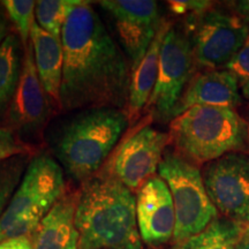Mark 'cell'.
<instances>
[{
  "label": "cell",
  "instance_id": "obj_1",
  "mask_svg": "<svg viewBox=\"0 0 249 249\" xmlns=\"http://www.w3.org/2000/svg\"><path fill=\"white\" fill-rule=\"evenodd\" d=\"M61 43L64 70L59 105L66 111L110 107L126 112L132 70L90 2L81 0L73 9Z\"/></svg>",
  "mask_w": 249,
  "mask_h": 249
},
{
  "label": "cell",
  "instance_id": "obj_2",
  "mask_svg": "<svg viewBox=\"0 0 249 249\" xmlns=\"http://www.w3.org/2000/svg\"><path fill=\"white\" fill-rule=\"evenodd\" d=\"M75 224L79 249H142L136 197L111 173L82 182Z\"/></svg>",
  "mask_w": 249,
  "mask_h": 249
},
{
  "label": "cell",
  "instance_id": "obj_3",
  "mask_svg": "<svg viewBox=\"0 0 249 249\" xmlns=\"http://www.w3.org/2000/svg\"><path fill=\"white\" fill-rule=\"evenodd\" d=\"M171 142L194 164L249 154V124L235 108L194 107L171 121Z\"/></svg>",
  "mask_w": 249,
  "mask_h": 249
},
{
  "label": "cell",
  "instance_id": "obj_4",
  "mask_svg": "<svg viewBox=\"0 0 249 249\" xmlns=\"http://www.w3.org/2000/svg\"><path fill=\"white\" fill-rule=\"evenodd\" d=\"M127 124L128 117L123 110H85L64 127L55 144V155L71 178L85 182L95 176L111 154Z\"/></svg>",
  "mask_w": 249,
  "mask_h": 249
},
{
  "label": "cell",
  "instance_id": "obj_5",
  "mask_svg": "<svg viewBox=\"0 0 249 249\" xmlns=\"http://www.w3.org/2000/svg\"><path fill=\"white\" fill-rule=\"evenodd\" d=\"M64 194V170L60 165L48 155L31 160L0 217V242L30 236Z\"/></svg>",
  "mask_w": 249,
  "mask_h": 249
},
{
  "label": "cell",
  "instance_id": "obj_6",
  "mask_svg": "<svg viewBox=\"0 0 249 249\" xmlns=\"http://www.w3.org/2000/svg\"><path fill=\"white\" fill-rule=\"evenodd\" d=\"M158 176L166 182L176 211L173 242L178 247L203 232L218 218V211L196 164L180 154H165L158 167Z\"/></svg>",
  "mask_w": 249,
  "mask_h": 249
},
{
  "label": "cell",
  "instance_id": "obj_7",
  "mask_svg": "<svg viewBox=\"0 0 249 249\" xmlns=\"http://www.w3.org/2000/svg\"><path fill=\"white\" fill-rule=\"evenodd\" d=\"M194 52L191 39L176 27H170L163 39L155 89L147 107L160 121L174 118L183 92L192 80Z\"/></svg>",
  "mask_w": 249,
  "mask_h": 249
},
{
  "label": "cell",
  "instance_id": "obj_8",
  "mask_svg": "<svg viewBox=\"0 0 249 249\" xmlns=\"http://www.w3.org/2000/svg\"><path fill=\"white\" fill-rule=\"evenodd\" d=\"M189 21L195 22V61L209 70L226 68L249 37V26L234 13L210 8L200 17H189Z\"/></svg>",
  "mask_w": 249,
  "mask_h": 249
},
{
  "label": "cell",
  "instance_id": "obj_9",
  "mask_svg": "<svg viewBox=\"0 0 249 249\" xmlns=\"http://www.w3.org/2000/svg\"><path fill=\"white\" fill-rule=\"evenodd\" d=\"M203 181L218 213L249 223V154H229L205 166Z\"/></svg>",
  "mask_w": 249,
  "mask_h": 249
},
{
  "label": "cell",
  "instance_id": "obj_10",
  "mask_svg": "<svg viewBox=\"0 0 249 249\" xmlns=\"http://www.w3.org/2000/svg\"><path fill=\"white\" fill-rule=\"evenodd\" d=\"M99 5L113 21L133 71L147 53L164 21L158 4L152 0H105Z\"/></svg>",
  "mask_w": 249,
  "mask_h": 249
},
{
  "label": "cell",
  "instance_id": "obj_11",
  "mask_svg": "<svg viewBox=\"0 0 249 249\" xmlns=\"http://www.w3.org/2000/svg\"><path fill=\"white\" fill-rule=\"evenodd\" d=\"M170 142V134L151 126L141 127L118 149L110 173L130 191H139L158 171Z\"/></svg>",
  "mask_w": 249,
  "mask_h": 249
},
{
  "label": "cell",
  "instance_id": "obj_12",
  "mask_svg": "<svg viewBox=\"0 0 249 249\" xmlns=\"http://www.w3.org/2000/svg\"><path fill=\"white\" fill-rule=\"evenodd\" d=\"M136 218L143 242L150 246L167 244L173 239L176 211L166 182L154 176L136 193Z\"/></svg>",
  "mask_w": 249,
  "mask_h": 249
},
{
  "label": "cell",
  "instance_id": "obj_13",
  "mask_svg": "<svg viewBox=\"0 0 249 249\" xmlns=\"http://www.w3.org/2000/svg\"><path fill=\"white\" fill-rule=\"evenodd\" d=\"M22 70L13 98L8 107V120L14 128L34 130L48 117V98L38 73L31 42L26 48Z\"/></svg>",
  "mask_w": 249,
  "mask_h": 249
},
{
  "label": "cell",
  "instance_id": "obj_14",
  "mask_svg": "<svg viewBox=\"0 0 249 249\" xmlns=\"http://www.w3.org/2000/svg\"><path fill=\"white\" fill-rule=\"evenodd\" d=\"M240 103L238 81L231 71L225 68L208 70L195 75L188 83L174 112V118L194 107L235 108Z\"/></svg>",
  "mask_w": 249,
  "mask_h": 249
},
{
  "label": "cell",
  "instance_id": "obj_15",
  "mask_svg": "<svg viewBox=\"0 0 249 249\" xmlns=\"http://www.w3.org/2000/svg\"><path fill=\"white\" fill-rule=\"evenodd\" d=\"M79 193H65L31 234L34 249H79L75 213Z\"/></svg>",
  "mask_w": 249,
  "mask_h": 249
},
{
  "label": "cell",
  "instance_id": "obj_16",
  "mask_svg": "<svg viewBox=\"0 0 249 249\" xmlns=\"http://www.w3.org/2000/svg\"><path fill=\"white\" fill-rule=\"evenodd\" d=\"M170 27L171 24L164 20L147 53L143 57L139 66L132 71L128 104H127L126 110L129 123H134L138 119L143 108L147 107L150 101L152 91L157 82L160 48Z\"/></svg>",
  "mask_w": 249,
  "mask_h": 249
},
{
  "label": "cell",
  "instance_id": "obj_17",
  "mask_svg": "<svg viewBox=\"0 0 249 249\" xmlns=\"http://www.w3.org/2000/svg\"><path fill=\"white\" fill-rule=\"evenodd\" d=\"M37 73L50 98L59 104L64 70V49L61 39L46 33L35 22L30 34Z\"/></svg>",
  "mask_w": 249,
  "mask_h": 249
},
{
  "label": "cell",
  "instance_id": "obj_18",
  "mask_svg": "<svg viewBox=\"0 0 249 249\" xmlns=\"http://www.w3.org/2000/svg\"><path fill=\"white\" fill-rule=\"evenodd\" d=\"M21 49L14 35L0 45V116L9 107L17 90L21 70Z\"/></svg>",
  "mask_w": 249,
  "mask_h": 249
},
{
  "label": "cell",
  "instance_id": "obj_19",
  "mask_svg": "<svg viewBox=\"0 0 249 249\" xmlns=\"http://www.w3.org/2000/svg\"><path fill=\"white\" fill-rule=\"evenodd\" d=\"M245 224L217 218L203 232L178 246V249H234Z\"/></svg>",
  "mask_w": 249,
  "mask_h": 249
},
{
  "label": "cell",
  "instance_id": "obj_20",
  "mask_svg": "<svg viewBox=\"0 0 249 249\" xmlns=\"http://www.w3.org/2000/svg\"><path fill=\"white\" fill-rule=\"evenodd\" d=\"M81 0H39L36 4V23L55 38L61 39L67 18Z\"/></svg>",
  "mask_w": 249,
  "mask_h": 249
},
{
  "label": "cell",
  "instance_id": "obj_21",
  "mask_svg": "<svg viewBox=\"0 0 249 249\" xmlns=\"http://www.w3.org/2000/svg\"><path fill=\"white\" fill-rule=\"evenodd\" d=\"M27 161L28 155H22L0 163V217L22 180Z\"/></svg>",
  "mask_w": 249,
  "mask_h": 249
},
{
  "label": "cell",
  "instance_id": "obj_22",
  "mask_svg": "<svg viewBox=\"0 0 249 249\" xmlns=\"http://www.w3.org/2000/svg\"><path fill=\"white\" fill-rule=\"evenodd\" d=\"M36 1L33 0H6L2 1L12 22L17 27L24 48L30 43V34L35 24Z\"/></svg>",
  "mask_w": 249,
  "mask_h": 249
},
{
  "label": "cell",
  "instance_id": "obj_23",
  "mask_svg": "<svg viewBox=\"0 0 249 249\" xmlns=\"http://www.w3.org/2000/svg\"><path fill=\"white\" fill-rule=\"evenodd\" d=\"M225 70L230 71L235 76L241 95L249 101V37Z\"/></svg>",
  "mask_w": 249,
  "mask_h": 249
},
{
  "label": "cell",
  "instance_id": "obj_24",
  "mask_svg": "<svg viewBox=\"0 0 249 249\" xmlns=\"http://www.w3.org/2000/svg\"><path fill=\"white\" fill-rule=\"evenodd\" d=\"M30 148L17 138L9 128H0V163L17 156L29 155Z\"/></svg>",
  "mask_w": 249,
  "mask_h": 249
},
{
  "label": "cell",
  "instance_id": "obj_25",
  "mask_svg": "<svg viewBox=\"0 0 249 249\" xmlns=\"http://www.w3.org/2000/svg\"><path fill=\"white\" fill-rule=\"evenodd\" d=\"M171 11L177 15L188 14L189 17H200L213 6L211 1L204 0H174L169 1Z\"/></svg>",
  "mask_w": 249,
  "mask_h": 249
},
{
  "label": "cell",
  "instance_id": "obj_26",
  "mask_svg": "<svg viewBox=\"0 0 249 249\" xmlns=\"http://www.w3.org/2000/svg\"><path fill=\"white\" fill-rule=\"evenodd\" d=\"M0 249H34V247L30 236H20L1 241Z\"/></svg>",
  "mask_w": 249,
  "mask_h": 249
},
{
  "label": "cell",
  "instance_id": "obj_27",
  "mask_svg": "<svg viewBox=\"0 0 249 249\" xmlns=\"http://www.w3.org/2000/svg\"><path fill=\"white\" fill-rule=\"evenodd\" d=\"M233 13L238 15L242 21L249 26V0H240V1L231 2Z\"/></svg>",
  "mask_w": 249,
  "mask_h": 249
},
{
  "label": "cell",
  "instance_id": "obj_28",
  "mask_svg": "<svg viewBox=\"0 0 249 249\" xmlns=\"http://www.w3.org/2000/svg\"><path fill=\"white\" fill-rule=\"evenodd\" d=\"M234 249H249V223L244 225Z\"/></svg>",
  "mask_w": 249,
  "mask_h": 249
},
{
  "label": "cell",
  "instance_id": "obj_29",
  "mask_svg": "<svg viewBox=\"0 0 249 249\" xmlns=\"http://www.w3.org/2000/svg\"><path fill=\"white\" fill-rule=\"evenodd\" d=\"M7 37V22H6V18L0 12V45L2 44V42Z\"/></svg>",
  "mask_w": 249,
  "mask_h": 249
}]
</instances>
